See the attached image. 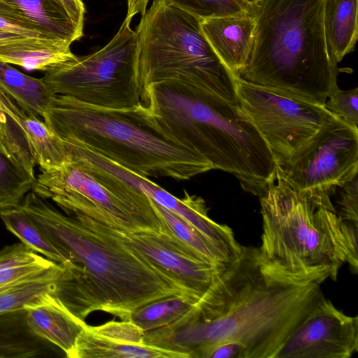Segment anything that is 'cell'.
<instances>
[{"label": "cell", "instance_id": "obj_1", "mask_svg": "<svg viewBox=\"0 0 358 358\" xmlns=\"http://www.w3.org/2000/svg\"><path fill=\"white\" fill-rule=\"evenodd\" d=\"M324 299L320 284L296 278L242 246L196 305L172 324L144 332V343L199 358L227 341L244 358H274L289 334Z\"/></svg>", "mask_w": 358, "mask_h": 358}, {"label": "cell", "instance_id": "obj_2", "mask_svg": "<svg viewBox=\"0 0 358 358\" xmlns=\"http://www.w3.org/2000/svg\"><path fill=\"white\" fill-rule=\"evenodd\" d=\"M18 206L70 261L62 266L55 296L79 320L100 310L129 320L136 308L152 301L189 296L125 233L83 215H64L33 191Z\"/></svg>", "mask_w": 358, "mask_h": 358}, {"label": "cell", "instance_id": "obj_3", "mask_svg": "<svg viewBox=\"0 0 358 358\" xmlns=\"http://www.w3.org/2000/svg\"><path fill=\"white\" fill-rule=\"evenodd\" d=\"M141 102L169 136L232 174L245 191L259 197L274 180L273 154L238 104L176 80L145 86Z\"/></svg>", "mask_w": 358, "mask_h": 358}, {"label": "cell", "instance_id": "obj_4", "mask_svg": "<svg viewBox=\"0 0 358 358\" xmlns=\"http://www.w3.org/2000/svg\"><path fill=\"white\" fill-rule=\"evenodd\" d=\"M43 120L64 141L147 178L184 180L213 169L199 154L169 136L142 103L112 109L56 94Z\"/></svg>", "mask_w": 358, "mask_h": 358}, {"label": "cell", "instance_id": "obj_5", "mask_svg": "<svg viewBox=\"0 0 358 358\" xmlns=\"http://www.w3.org/2000/svg\"><path fill=\"white\" fill-rule=\"evenodd\" d=\"M250 56L238 76L324 106L338 88V67L329 52L323 0H260Z\"/></svg>", "mask_w": 358, "mask_h": 358}, {"label": "cell", "instance_id": "obj_6", "mask_svg": "<svg viewBox=\"0 0 358 358\" xmlns=\"http://www.w3.org/2000/svg\"><path fill=\"white\" fill-rule=\"evenodd\" d=\"M262 255L292 276L322 283L336 280L348 263L358 271V225L298 194L275 171L259 196Z\"/></svg>", "mask_w": 358, "mask_h": 358}, {"label": "cell", "instance_id": "obj_7", "mask_svg": "<svg viewBox=\"0 0 358 358\" xmlns=\"http://www.w3.org/2000/svg\"><path fill=\"white\" fill-rule=\"evenodd\" d=\"M201 20L166 0H154L135 30L143 88L176 80L237 104L234 74L205 36Z\"/></svg>", "mask_w": 358, "mask_h": 358}, {"label": "cell", "instance_id": "obj_8", "mask_svg": "<svg viewBox=\"0 0 358 358\" xmlns=\"http://www.w3.org/2000/svg\"><path fill=\"white\" fill-rule=\"evenodd\" d=\"M66 145L68 159L58 168L41 171L33 192L50 199L69 215H83L125 234L166 231L149 196Z\"/></svg>", "mask_w": 358, "mask_h": 358}, {"label": "cell", "instance_id": "obj_9", "mask_svg": "<svg viewBox=\"0 0 358 358\" xmlns=\"http://www.w3.org/2000/svg\"><path fill=\"white\" fill-rule=\"evenodd\" d=\"M125 18L110 41L90 55L59 64L42 78L56 94L106 108H127L141 102L138 41Z\"/></svg>", "mask_w": 358, "mask_h": 358}, {"label": "cell", "instance_id": "obj_10", "mask_svg": "<svg viewBox=\"0 0 358 358\" xmlns=\"http://www.w3.org/2000/svg\"><path fill=\"white\" fill-rule=\"evenodd\" d=\"M275 164L276 171L298 194L336 211L331 196L358 175V129L330 113L301 148Z\"/></svg>", "mask_w": 358, "mask_h": 358}, {"label": "cell", "instance_id": "obj_11", "mask_svg": "<svg viewBox=\"0 0 358 358\" xmlns=\"http://www.w3.org/2000/svg\"><path fill=\"white\" fill-rule=\"evenodd\" d=\"M237 104L271 150L289 158L324 124L330 113L320 104L234 76Z\"/></svg>", "mask_w": 358, "mask_h": 358}, {"label": "cell", "instance_id": "obj_12", "mask_svg": "<svg viewBox=\"0 0 358 358\" xmlns=\"http://www.w3.org/2000/svg\"><path fill=\"white\" fill-rule=\"evenodd\" d=\"M358 350V317L323 299L287 338L274 358H349Z\"/></svg>", "mask_w": 358, "mask_h": 358}, {"label": "cell", "instance_id": "obj_13", "mask_svg": "<svg viewBox=\"0 0 358 358\" xmlns=\"http://www.w3.org/2000/svg\"><path fill=\"white\" fill-rule=\"evenodd\" d=\"M132 245L166 273L192 297L199 300L224 266L208 262L168 232L141 231L126 234Z\"/></svg>", "mask_w": 358, "mask_h": 358}, {"label": "cell", "instance_id": "obj_14", "mask_svg": "<svg viewBox=\"0 0 358 358\" xmlns=\"http://www.w3.org/2000/svg\"><path fill=\"white\" fill-rule=\"evenodd\" d=\"M202 31L216 55L234 75L239 76L249 60L255 22L252 15L201 20Z\"/></svg>", "mask_w": 358, "mask_h": 358}, {"label": "cell", "instance_id": "obj_15", "mask_svg": "<svg viewBox=\"0 0 358 358\" xmlns=\"http://www.w3.org/2000/svg\"><path fill=\"white\" fill-rule=\"evenodd\" d=\"M24 308L30 329L59 348L66 357L73 358L76 341L87 325L85 322L71 314L52 293Z\"/></svg>", "mask_w": 358, "mask_h": 358}, {"label": "cell", "instance_id": "obj_16", "mask_svg": "<svg viewBox=\"0 0 358 358\" xmlns=\"http://www.w3.org/2000/svg\"><path fill=\"white\" fill-rule=\"evenodd\" d=\"M57 350L30 329L25 308L0 315V358H46Z\"/></svg>", "mask_w": 358, "mask_h": 358}, {"label": "cell", "instance_id": "obj_17", "mask_svg": "<svg viewBox=\"0 0 358 358\" xmlns=\"http://www.w3.org/2000/svg\"><path fill=\"white\" fill-rule=\"evenodd\" d=\"M358 0H323V20L331 56L338 64L355 49Z\"/></svg>", "mask_w": 358, "mask_h": 358}, {"label": "cell", "instance_id": "obj_18", "mask_svg": "<svg viewBox=\"0 0 358 358\" xmlns=\"http://www.w3.org/2000/svg\"><path fill=\"white\" fill-rule=\"evenodd\" d=\"M16 14L41 27L56 38L71 45L83 29L70 17L60 0H0Z\"/></svg>", "mask_w": 358, "mask_h": 358}, {"label": "cell", "instance_id": "obj_19", "mask_svg": "<svg viewBox=\"0 0 358 358\" xmlns=\"http://www.w3.org/2000/svg\"><path fill=\"white\" fill-rule=\"evenodd\" d=\"M73 358H187L182 353L147 343L134 344L107 338L87 324L77 338Z\"/></svg>", "mask_w": 358, "mask_h": 358}, {"label": "cell", "instance_id": "obj_20", "mask_svg": "<svg viewBox=\"0 0 358 358\" xmlns=\"http://www.w3.org/2000/svg\"><path fill=\"white\" fill-rule=\"evenodd\" d=\"M0 85L26 114L41 117L56 94L43 78L26 75L0 61Z\"/></svg>", "mask_w": 358, "mask_h": 358}, {"label": "cell", "instance_id": "obj_21", "mask_svg": "<svg viewBox=\"0 0 358 358\" xmlns=\"http://www.w3.org/2000/svg\"><path fill=\"white\" fill-rule=\"evenodd\" d=\"M19 124L41 171L58 168L68 159L66 143L44 121L24 112Z\"/></svg>", "mask_w": 358, "mask_h": 358}, {"label": "cell", "instance_id": "obj_22", "mask_svg": "<svg viewBox=\"0 0 358 358\" xmlns=\"http://www.w3.org/2000/svg\"><path fill=\"white\" fill-rule=\"evenodd\" d=\"M76 57L70 48L42 42L0 45V61L29 71L46 72Z\"/></svg>", "mask_w": 358, "mask_h": 358}, {"label": "cell", "instance_id": "obj_23", "mask_svg": "<svg viewBox=\"0 0 358 358\" xmlns=\"http://www.w3.org/2000/svg\"><path fill=\"white\" fill-rule=\"evenodd\" d=\"M0 218L8 231L36 253L63 266L70 264L67 257L19 206L1 210Z\"/></svg>", "mask_w": 358, "mask_h": 358}, {"label": "cell", "instance_id": "obj_24", "mask_svg": "<svg viewBox=\"0 0 358 358\" xmlns=\"http://www.w3.org/2000/svg\"><path fill=\"white\" fill-rule=\"evenodd\" d=\"M199 300L185 294H173L147 303L136 308L131 321L144 332L166 327L192 309Z\"/></svg>", "mask_w": 358, "mask_h": 358}, {"label": "cell", "instance_id": "obj_25", "mask_svg": "<svg viewBox=\"0 0 358 358\" xmlns=\"http://www.w3.org/2000/svg\"><path fill=\"white\" fill-rule=\"evenodd\" d=\"M152 201L164 226L174 237L214 265L224 266L231 263L222 252L194 226L175 213Z\"/></svg>", "mask_w": 358, "mask_h": 358}, {"label": "cell", "instance_id": "obj_26", "mask_svg": "<svg viewBox=\"0 0 358 358\" xmlns=\"http://www.w3.org/2000/svg\"><path fill=\"white\" fill-rule=\"evenodd\" d=\"M63 271V266L59 265L57 270L48 275L0 289V315L24 308L26 305L38 301L45 294H55Z\"/></svg>", "mask_w": 358, "mask_h": 358}, {"label": "cell", "instance_id": "obj_27", "mask_svg": "<svg viewBox=\"0 0 358 358\" xmlns=\"http://www.w3.org/2000/svg\"><path fill=\"white\" fill-rule=\"evenodd\" d=\"M35 181V176L0 150V210L18 206Z\"/></svg>", "mask_w": 358, "mask_h": 358}, {"label": "cell", "instance_id": "obj_28", "mask_svg": "<svg viewBox=\"0 0 358 358\" xmlns=\"http://www.w3.org/2000/svg\"><path fill=\"white\" fill-rule=\"evenodd\" d=\"M201 20L250 14L251 6L244 0H166Z\"/></svg>", "mask_w": 358, "mask_h": 358}, {"label": "cell", "instance_id": "obj_29", "mask_svg": "<svg viewBox=\"0 0 358 358\" xmlns=\"http://www.w3.org/2000/svg\"><path fill=\"white\" fill-rule=\"evenodd\" d=\"M324 107L347 124L358 129V88L343 90L339 87L326 100Z\"/></svg>", "mask_w": 358, "mask_h": 358}, {"label": "cell", "instance_id": "obj_30", "mask_svg": "<svg viewBox=\"0 0 358 358\" xmlns=\"http://www.w3.org/2000/svg\"><path fill=\"white\" fill-rule=\"evenodd\" d=\"M88 326L93 332L107 338L128 343H144V331L131 320L110 321L99 326Z\"/></svg>", "mask_w": 358, "mask_h": 358}, {"label": "cell", "instance_id": "obj_31", "mask_svg": "<svg viewBox=\"0 0 358 358\" xmlns=\"http://www.w3.org/2000/svg\"><path fill=\"white\" fill-rule=\"evenodd\" d=\"M339 188L337 214L343 220L358 225V175Z\"/></svg>", "mask_w": 358, "mask_h": 358}, {"label": "cell", "instance_id": "obj_32", "mask_svg": "<svg viewBox=\"0 0 358 358\" xmlns=\"http://www.w3.org/2000/svg\"><path fill=\"white\" fill-rule=\"evenodd\" d=\"M43 256L36 253L23 243L4 247L0 250V270L8 266L40 261Z\"/></svg>", "mask_w": 358, "mask_h": 358}, {"label": "cell", "instance_id": "obj_33", "mask_svg": "<svg viewBox=\"0 0 358 358\" xmlns=\"http://www.w3.org/2000/svg\"><path fill=\"white\" fill-rule=\"evenodd\" d=\"M199 358H244L243 348L236 342H222L204 350Z\"/></svg>", "mask_w": 358, "mask_h": 358}, {"label": "cell", "instance_id": "obj_34", "mask_svg": "<svg viewBox=\"0 0 358 358\" xmlns=\"http://www.w3.org/2000/svg\"><path fill=\"white\" fill-rule=\"evenodd\" d=\"M22 129L17 122L0 110V150L10 156L5 139L17 136L22 132Z\"/></svg>", "mask_w": 358, "mask_h": 358}, {"label": "cell", "instance_id": "obj_35", "mask_svg": "<svg viewBox=\"0 0 358 358\" xmlns=\"http://www.w3.org/2000/svg\"><path fill=\"white\" fill-rule=\"evenodd\" d=\"M72 20L83 29L85 13V5L82 0H60Z\"/></svg>", "mask_w": 358, "mask_h": 358}, {"label": "cell", "instance_id": "obj_36", "mask_svg": "<svg viewBox=\"0 0 358 358\" xmlns=\"http://www.w3.org/2000/svg\"><path fill=\"white\" fill-rule=\"evenodd\" d=\"M0 110L13 118L18 123L20 116L24 113V111L19 108L15 101L3 90L1 85Z\"/></svg>", "mask_w": 358, "mask_h": 358}, {"label": "cell", "instance_id": "obj_37", "mask_svg": "<svg viewBox=\"0 0 358 358\" xmlns=\"http://www.w3.org/2000/svg\"><path fill=\"white\" fill-rule=\"evenodd\" d=\"M36 42H42L56 45L62 47L70 48V45L64 43H53L39 41L36 39L28 38L20 35L10 33L8 31L0 29V45H10V44H19V43H30Z\"/></svg>", "mask_w": 358, "mask_h": 358}, {"label": "cell", "instance_id": "obj_38", "mask_svg": "<svg viewBox=\"0 0 358 358\" xmlns=\"http://www.w3.org/2000/svg\"><path fill=\"white\" fill-rule=\"evenodd\" d=\"M149 0H127V14L126 18L131 20L136 14L143 15L146 11Z\"/></svg>", "mask_w": 358, "mask_h": 358}, {"label": "cell", "instance_id": "obj_39", "mask_svg": "<svg viewBox=\"0 0 358 358\" xmlns=\"http://www.w3.org/2000/svg\"><path fill=\"white\" fill-rule=\"evenodd\" d=\"M260 0H244L250 6L259 2Z\"/></svg>", "mask_w": 358, "mask_h": 358}]
</instances>
